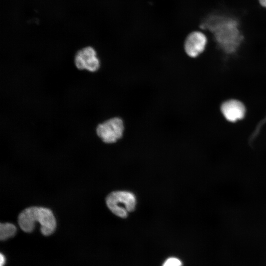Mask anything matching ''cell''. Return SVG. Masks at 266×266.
Returning a JSON list of instances; mask_svg holds the SVG:
<instances>
[{
	"mask_svg": "<svg viewBox=\"0 0 266 266\" xmlns=\"http://www.w3.org/2000/svg\"><path fill=\"white\" fill-rule=\"evenodd\" d=\"M259 2L262 6L266 8V0H259Z\"/></svg>",
	"mask_w": 266,
	"mask_h": 266,
	"instance_id": "8fae6325",
	"label": "cell"
},
{
	"mask_svg": "<svg viewBox=\"0 0 266 266\" xmlns=\"http://www.w3.org/2000/svg\"><path fill=\"white\" fill-rule=\"evenodd\" d=\"M207 43L205 34L201 31L190 32L185 37L182 48L184 53L191 58H195L204 51Z\"/></svg>",
	"mask_w": 266,
	"mask_h": 266,
	"instance_id": "5b68a950",
	"label": "cell"
},
{
	"mask_svg": "<svg viewBox=\"0 0 266 266\" xmlns=\"http://www.w3.org/2000/svg\"><path fill=\"white\" fill-rule=\"evenodd\" d=\"M221 110L226 119L231 122L242 119L245 113L244 104L235 100H231L223 102L221 106Z\"/></svg>",
	"mask_w": 266,
	"mask_h": 266,
	"instance_id": "52a82bcc",
	"label": "cell"
},
{
	"mask_svg": "<svg viewBox=\"0 0 266 266\" xmlns=\"http://www.w3.org/2000/svg\"><path fill=\"white\" fill-rule=\"evenodd\" d=\"M106 204L115 215L126 218L129 213L134 210L136 204L135 196L127 191H117L110 193L106 198Z\"/></svg>",
	"mask_w": 266,
	"mask_h": 266,
	"instance_id": "3957f363",
	"label": "cell"
},
{
	"mask_svg": "<svg viewBox=\"0 0 266 266\" xmlns=\"http://www.w3.org/2000/svg\"><path fill=\"white\" fill-rule=\"evenodd\" d=\"M124 130L123 119L115 116L99 124L96 128V133L104 142L113 143L122 137Z\"/></svg>",
	"mask_w": 266,
	"mask_h": 266,
	"instance_id": "277c9868",
	"label": "cell"
},
{
	"mask_svg": "<svg viewBox=\"0 0 266 266\" xmlns=\"http://www.w3.org/2000/svg\"><path fill=\"white\" fill-rule=\"evenodd\" d=\"M182 262L174 257L169 258L166 260L163 266H182Z\"/></svg>",
	"mask_w": 266,
	"mask_h": 266,
	"instance_id": "9c48e42d",
	"label": "cell"
},
{
	"mask_svg": "<svg viewBox=\"0 0 266 266\" xmlns=\"http://www.w3.org/2000/svg\"><path fill=\"white\" fill-rule=\"evenodd\" d=\"M76 67L80 70L86 69L91 72L97 71L100 67V61L97 56V52L91 46H87L78 50L74 58Z\"/></svg>",
	"mask_w": 266,
	"mask_h": 266,
	"instance_id": "8992f818",
	"label": "cell"
},
{
	"mask_svg": "<svg viewBox=\"0 0 266 266\" xmlns=\"http://www.w3.org/2000/svg\"><path fill=\"white\" fill-rule=\"evenodd\" d=\"M238 26L235 18L221 13L209 15L201 24V28L214 34L216 41L227 52L234 51L242 40Z\"/></svg>",
	"mask_w": 266,
	"mask_h": 266,
	"instance_id": "6da1fadb",
	"label": "cell"
},
{
	"mask_svg": "<svg viewBox=\"0 0 266 266\" xmlns=\"http://www.w3.org/2000/svg\"><path fill=\"white\" fill-rule=\"evenodd\" d=\"M6 262V259L4 255L2 253L0 254V266H4Z\"/></svg>",
	"mask_w": 266,
	"mask_h": 266,
	"instance_id": "30bf717a",
	"label": "cell"
},
{
	"mask_svg": "<svg viewBox=\"0 0 266 266\" xmlns=\"http://www.w3.org/2000/svg\"><path fill=\"white\" fill-rule=\"evenodd\" d=\"M17 231L15 226L10 223H0V239L1 241L5 240L14 236Z\"/></svg>",
	"mask_w": 266,
	"mask_h": 266,
	"instance_id": "ba28073f",
	"label": "cell"
},
{
	"mask_svg": "<svg viewBox=\"0 0 266 266\" xmlns=\"http://www.w3.org/2000/svg\"><path fill=\"white\" fill-rule=\"evenodd\" d=\"M40 224V231L45 236L52 234L56 228V221L52 211L49 208L31 206L23 210L18 217V224L26 233L33 231L35 223Z\"/></svg>",
	"mask_w": 266,
	"mask_h": 266,
	"instance_id": "7a4b0ae2",
	"label": "cell"
}]
</instances>
